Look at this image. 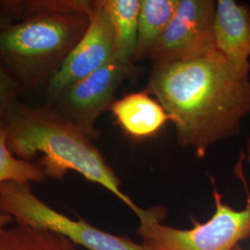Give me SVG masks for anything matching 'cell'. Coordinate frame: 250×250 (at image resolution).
<instances>
[{
	"label": "cell",
	"instance_id": "6da1fadb",
	"mask_svg": "<svg viewBox=\"0 0 250 250\" xmlns=\"http://www.w3.org/2000/svg\"><path fill=\"white\" fill-rule=\"evenodd\" d=\"M145 90L166 110L179 146L194 149L198 158L240 134L250 113V75L218 50L194 61L152 64Z\"/></svg>",
	"mask_w": 250,
	"mask_h": 250
},
{
	"label": "cell",
	"instance_id": "7a4b0ae2",
	"mask_svg": "<svg viewBox=\"0 0 250 250\" xmlns=\"http://www.w3.org/2000/svg\"><path fill=\"white\" fill-rule=\"evenodd\" d=\"M4 126L7 146L16 158L33 161L43 154L39 165L46 177L62 180L74 170L106 188L138 218L144 214L146 209L122 191L121 180L94 140L51 106L34 107L18 102L4 118Z\"/></svg>",
	"mask_w": 250,
	"mask_h": 250
},
{
	"label": "cell",
	"instance_id": "3957f363",
	"mask_svg": "<svg viewBox=\"0 0 250 250\" xmlns=\"http://www.w3.org/2000/svg\"><path fill=\"white\" fill-rule=\"evenodd\" d=\"M89 0L24 1L0 31V64L22 88L47 84L89 26Z\"/></svg>",
	"mask_w": 250,
	"mask_h": 250
},
{
	"label": "cell",
	"instance_id": "277c9868",
	"mask_svg": "<svg viewBox=\"0 0 250 250\" xmlns=\"http://www.w3.org/2000/svg\"><path fill=\"white\" fill-rule=\"evenodd\" d=\"M215 211L204 224L176 229L161 223L159 212L146 210L138 219V234L146 250H234L250 237V195L246 207L234 209L214 190Z\"/></svg>",
	"mask_w": 250,
	"mask_h": 250
},
{
	"label": "cell",
	"instance_id": "5b68a950",
	"mask_svg": "<svg viewBox=\"0 0 250 250\" xmlns=\"http://www.w3.org/2000/svg\"><path fill=\"white\" fill-rule=\"evenodd\" d=\"M0 214L16 224L62 234L88 250H146L132 239L104 232L79 218L73 220L36 197L30 184H0Z\"/></svg>",
	"mask_w": 250,
	"mask_h": 250
},
{
	"label": "cell",
	"instance_id": "8992f818",
	"mask_svg": "<svg viewBox=\"0 0 250 250\" xmlns=\"http://www.w3.org/2000/svg\"><path fill=\"white\" fill-rule=\"evenodd\" d=\"M137 70L135 64L112 58L98 71L63 89L46 105L96 140L100 134L97 128L99 117L111 106L119 87Z\"/></svg>",
	"mask_w": 250,
	"mask_h": 250
},
{
	"label": "cell",
	"instance_id": "52a82bcc",
	"mask_svg": "<svg viewBox=\"0 0 250 250\" xmlns=\"http://www.w3.org/2000/svg\"><path fill=\"white\" fill-rule=\"evenodd\" d=\"M215 8L213 0H180L147 60L152 64L189 62L215 52Z\"/></svg>",
	"mask_w": 250,
	"mask_h": 250
},
{
	"label": "cell",
	"instance_id": "ba28073f",
	"mask_svg": "<svg viewBox=\"0 0 250 250\" xmlns=\"http://www.w3.org/2000/svg\"><path fill=\"white\" fill-rule=\"evenodd\" d=\"M89 18L85 34L46 84L45 104H49L63 89L98 71L113 58V27L101 0L90 1Z\"/></svg>",
	"mask_w": 250,
	"mask_h": 250
},
{
	"label": "cell",
	"instance_id": "9c48e42d",
	"mask_svg": "<svg viewBox=\"0 0 250 250\" xmlns=\"http://www.w3.org/2000/svg\"><path fill=\"white\" fill-rule=\"evenodd\" d=\"M216 49L244 75L250 73V8L234 0L216 1Z\"/></svg>",
	"mask_w": 250,
	"mask_h": 250
},
{
	"label": "cell",
	"instance_id": "30bf717a",
	"mask_svg": "<svg viewBox=\"0 0 250 250\" xmlns=\"http://www.w3.org/2000/svg\"><path fill=\"white\" fill-rule=\"evenodd\" d=\"M108 109L125 134L134 140L156 135L170 121L161 103L146 90L114 100Z\"/></svg>",
	"mask_w": 250,
	"mask_h": 250
},
{
	"label": "cell",
	"instance_id": "8fae6325",
	"mask_svg": "<svg viewBox=\"0 0 250 250\" xmlns=\"http://www.w3.org/2000/svg\"><path fill=\"white\" fill-rule=\"evenodd\" d=\"M114 32L113 58L134 64L140 0H101Z\"/></svg>",
	"mask_w": 250,
	"mask_h": 250
},
{
	"label": "cell",
	"instance_id": "7c38bea8",
	"mask_svg": "<svg viewBox=\"0 0 250 250\" xmlns=\"http://www.w3.org/2000/svg\"><path fill=\"white\" fill-rule=\"evenodd\" d=\"M180 0H140L137 44L134 63L148 55L170 23Z\"/></svg>",
	"mask_w": 250,
	"mask_h": 250
},
{
	"label": "cell",
	"instance_id": "4fadbf2b",
	"mask_svg": "<svg viewBox=\"0 0 250 250\" xmlns=\"http://www.w3.org/2000/svg\"><path fill=\"white\" fill-rule=\"evenodd\" d=\"M0 250H82L56 232L20 224L0 227Z\"/></svg>",
	"mask_w": 250,
	"mask_h": 250
},
{
	"label": "cell",
	"instance_id": "5bb4252c",
	"mask_svg": "<svg viewBox=\"0 0 250 250\" xmlns=\"http://www.w3.org/2000/svg\"><path fill=\"white\" fill-rule=\"evenodd\" d=\"M45 178V172L38 163L18 159L9 151L4 120H0V184L5 182L41 183ZM11 222L12 219L9 215L0 214V227L9 225Z\"/></svg>",
	"mask_w": 250,
	"mask_h": 250
},
{
	"label": "cell",
	"instance_id": "9a60e30c",
	"mask_svg": "<svg viewBox=\"0 0 250 250\" xmlns=\"http://www.w3.org/2000/svg\"><path fill=\"white\" fill-rule=\"evenodd\" d=\"M22 89L18 82L0 64V120H4L18 103L19 96Z\"/></svg>",
	"mask_w": 250,
	"mask_h": 250
},
{
	"label": "cell",
	"instance_id": "2e32d148",
	"mask_svg": "<svg viewBox=\"0 0 250 250\" xmlns=\"http://www.w3.org/2000/svg\"><path fill=\"white\" fill-rule=\"evenodd\" d=\"M23 9V0H0V31L18 21Z\"/></svg>",
	"mask_w": 250,
	"mask_h": 250
},
{
	"label": "cell",
	"instance_id": "e0dca14e",
	"mask_svg": "<svg viewBox=\"0 0 250 250\" xmlns=\"http://www.w3.org/2000/svg\"><path fill=\"white\" fill-rule=\"evenodd\" d=\"M243 250V249H242L241 247H240V246H237V247H236V249H235V250Z\"/></svg>",
	"mask_w": 250,
	"mask_h": 250
}]
</instances>
